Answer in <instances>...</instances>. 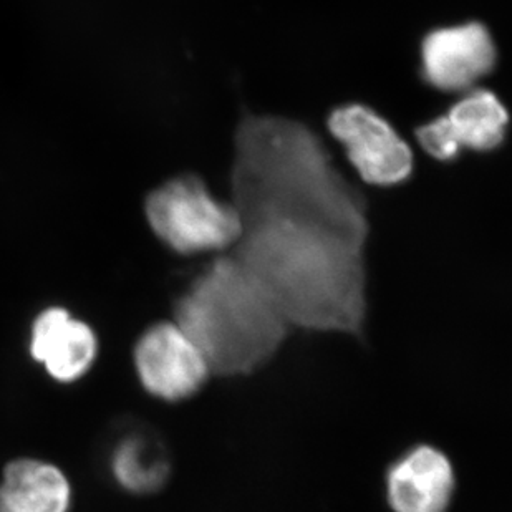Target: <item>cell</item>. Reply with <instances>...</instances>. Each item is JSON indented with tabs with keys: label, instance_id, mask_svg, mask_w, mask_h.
<instances>
[{
	"label": "cell",
	"instance_id": "cell-1",
	"mask_svg": "<svg viewBox=\"0 0 512 512\" xmlns=\"http://www.w3.org/2000/svg\"><path fill=\"white\" fill-rule=\"evenodd\" d=\"M173 320L201 350L213 377L259 372L290 332L276 305L231 252L194 277L174 304Z\"/></svg>",
	"mask_w": 512,
	"mask_h": 512
},
{
	"label": "cell",
	"instance_id": "cell-2",
	"mask_svg": "<svg viewBox=\"0 0 512 512\" xmlns=\"http://www.w3.org/2000/svg\"><path fill=\"white\" fill-rule=\"evenodd\" d=\"M145 211L156 236L183 256L229 251L241 237L236 208L219 201L194 174L155 189L146 199Z\"/></svg>",
	"mask_w": 512,
	"mask_h": 512
},
{
	"label": "cell",
	"instance_id": "cell-3",
	"mask_svg": "<svg viewBox=\"0 0 512 512\" xmlns=\"http://www.w3.org/2000/svg\"><path fill=\"white\" fill-rule=\"evenodd\" d=\"M133 368L141 388L165 403L196 397L213 377L201 350L174 320L141 332L133 347Z\"/></svg>",
	"mask_w": 512,
	"mask_h": 512
},
{
	"label": "cell",
	"instance_id": "cell-4",
	"mask_svg": "<svg viewBox=\"0 0 512 512\" xmlns=\"http://www.w3.org/2000/svg\"><path fill=\"white\" fill-rule=\"evenodd\" d=\"M327 123L363 183L397 186L410 178L415 163L410 145L372 108L357 103L335 108Z\"/></svg>",
	"mask_w": 512,
	"mask_h": 512
},
{
	"label": "cell",
	"instance_id": "cell-5",
	"mask_svg": "<svg viewBox=\"0 0 512 512\" xmlns=\"http://www.w3.org/2000/svg\"><path fill=\"white\" fill-rule=\"evenodd\" d=\"M509 113L496 93L484 88L464 92L458 102L416 130L421 148L438 161H451L461 151L496 150L508 133Z\"/></svg>",
	"mask_w": 512,
	"mask_h": 512
},
{
	"label": "cell",
	"instance_id": "cell-6",
	"mask_svg": "<svg viewBox=\"0 0 512 512\" xmlns=\"http://www.w3.org/2000/svg\"><path fill=\"white\" fill-rule=\"evenodd\" d=\"M498 52L479 22L436 29L421 44V75L441 92H469L493 72Z\"/></svg>",
	"mask_w": 512,
	"mask_h": 512
},
{
	"label": "cell",
	"instance_id": "cell-7",
	"mask_svg": "<svg viewBox=\"0 0 512 512\" xmlns=\"http://www.w3.org/2000/svg\"><path fill=\"white\" fill-rule=\"evenodd\" d=\"M27 350L52 382L73 385L95 367L100 339L87 320L62 305H50L35 315Z\"/></svg>",
	"mask_w": 512,
	"mask_h": 512
},
{
	"label": "cell",
	"instance_id": "cell-8",
	"mask_svg": "<svg viewBox=\"0 0 512 512\" xmlns=\"http://www.w3.org/2000/svg\"><path fill=\"white\" fill-rule=\"evenodd\" d=\"M456 493V471L445 451L416 445L401 453L385 476L393 512H448Z\"/></svg>",
	"mask_w": 512,
	"mask_h": 512
},
{
	"label": "cell",
	"instance_id": "cell-9",
	"mask_svg": "<svg viewBox=\"0 0 512 512\" xmlns=\"http://www.w3.org/2000/svg\"><path fill=\"white\" fill-rule=\"evenodd\" d=\"M73 484L49 459H10L0 474V512H70Z\"/></svg>",
	"mask_w": 512,
	"mask_h": 512
},
{
	"label": "cell",
	"instance_id": "cell-10",
	"mask_svg": "<svg viewBox=\"0 0 512 512\" xmlns=\"http://www.w3.org/2000/svg\"><path fill=\"white\" fill-rule=\"evenodd\" d=\"M110 471L126 493L145 496L165 486L170 478V461L155 438L133 433L116 443L110 456Z\"/></svg>",
	"mask_w": 512,
	"mask_h": 512
}]
</instances>
